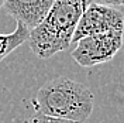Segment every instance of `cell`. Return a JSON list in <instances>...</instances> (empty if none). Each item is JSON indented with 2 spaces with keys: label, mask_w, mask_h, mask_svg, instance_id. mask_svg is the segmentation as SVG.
Here are the masks:
<instances>
[{
  "label": "cell",
  "mask_w": 124,
  "mask_h": 123,
  "mask_svg": "<svg viewBox=\"0 0 124 123\" xmlns=\"http://www.w3.org/2000/svg\"><path fill=\"white\" fill-rule=\"evenodd\" d=\"M92 0H54L48 14L30 30V50L41 60H48L70 45L80 16Z\"/></svg>",
  "instance_id": "6da1fadb"
},
{
  "label": "cell",
  "mask_w": 124,
  "mask_h": 123,
  "mask_svg": "<svg viewBox=\"0 0 124 123\" xmlns=\"http://www.w3.org/2000/svg\"><path fill=\"white\" fill-rule=\"evenodd\" d=\"M93 102V93L86 85L61 77L48 81L39 88L34 99V108L44 115L83 123L92 115Z\"/></svg>",
  "instance_id": "7a4b0ae2"
},
{
  "label": "cell",
  "mask_w": 124,
  "mask_h": 123,
  "mask_svg": "<svg viewBox=\"0 0 124 123\" xmlns=\"http://www.w3.org/2000/svg\"><path fill=\"white\" fill-rule=\"evenodd\" d=\"M124 30H113L101 34L87 35L76 43L70 57L85 68L108 62L121 50Z\"/></svg>",
  "instance_id": "3957f363"
},
{
  "label": "cell",
  "mask_w": 124,
  "mask_h": 123,
  "mask_svg": "<svg viewBox=\"0 0 124 123\" xmlns=\"http://www.w3.org/2000/svg\"><path fill=\"white\" fill-rule=\"evenodd\" d=\"M113 30H124V14L116 7L92 1L80 16L70 44H76L80 38L87 35Z\"/></svg>",
  "instance_id": "277c9868"
},
{
  "label": "cell",
  "mask_w": 124,
  "mask_h": 123,
  "mask_svg": "<svg viewBox=\"0 0 124 123\" xmlns=\"http://www.w3.org/2000/svg\"><path fill=\"white\" fill-rule=\"evenodd\" d=\"M54 0H4L3 9L16 21L32 30L48 14Z\"/></svg>",
  "instance_id": "5b68a950"
},
{
  "label": "cell",
  "mask_w": 124,
  "mask_h": 123,
  "mask_svg": "<svg viewBox=\"0 0 124 123\" xmlns=\"http://www.w3.org/2000/svg\"><path fill=\"white\" fill-rule=\"evenodd\" d=\"M30 30L23 23H18L16 26V30L10 34H0V62L6 57L11 54L16 48L23 45L28 40Z\"/></svg>",
  "instance_id": "8992f818"
},
{
  "label": "cell",
  "mask_w": 124,
  "mask_h": 123,
  "mask_svg": "<svg viewBox=\"0 0 124 123\" xmlns=\"http://www.w3.org/2000/svg\"><path fill=\"white\" fill-rule=\"evenodd\" d=\"M27 123H76V122H72V120H68V119H61V117H54V116L35 112L27 120Z\"/></svg>",
  "instance_id": "52a82bcc"
},
{
  "label": "cell",
  "mask_w": 124,
  "mask_h": 123,
  "mask_svg": "<svg viewBox=\"0 0 124 123\" xmlns=\"http://www.w3.org/2000/svg\"><path fill=\"white\" fill-rule=\"evenodd\" d=\"M93 3H99L104 6H111V7H120L124 6V0H92Z\"/></svg>",
  "instance_id": "ba28073f"
},
{
  "label": "cell",
  "mask_w": 124,
  "mask_h": 123,
  "mask_svg": "<svg viewBox=\"0 0 124 123\" xmlns=\"http://www.w3.org/2000/svg\"><path fill=\"white\" fill-rule=\"evenodd\" d=\"M3 3H4V0H0V9L3 7Z\"/></svg>",
  "instance_id": "9c48e42d"
}]
</instances>
